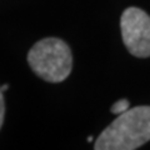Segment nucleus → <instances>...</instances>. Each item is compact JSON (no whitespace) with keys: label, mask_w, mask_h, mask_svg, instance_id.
Returning a JSON list of instances; mask_svg holds the SVG:
<instances>
[{"label":"nucleus","mask_w":150,"mask_h":150,"mask_svg":"<svg viewBox=\"0 0 150 150\" xmlns=\"http://www.w3.org/2000/svg\"><path fill=\"white\" fill-rule=\"evenodd\" d=\"M110 110H111L112 114H116V115L123 114V112H125L126 110H129V101L126 99H120L111 106Z\"/></svg>","instance_id":"obj_4"},{"label":"nucleus","mask_w":150,"mask_h":150,"mask_svg":"<svg viewBox=\"0 0 150 150\" xmlns=\"http://www.w3.org/2000/svg\"><path fill=\"white\" fill-rule=\"evenodd\" d=\"M123 41L131 55L150 56V16L139 8H128L120 20Z\"/></svg>","instance_id":"obj_3"},{"label":"nucleus","mask_w":150,"mask_h":150,"mask_svg":"<svg viewBox=\"0 0 150 150\" xmlns=\"http://www.w3.org/2000/svg\"><path fill=\"white\" fill-rule=\"evenodd\" d=\"M0 88H1V90H3V91H6L8 89H9V85H8V84H4V85H3V86H0Z\"/></svg>","instance_id":"obj_6"},{"label":"nucleus","mask_w":150,"mask_h":150,"mask_svg":"<svg viewBox=\"0 0 150 150\" xmlns=\"http://www.w3.org/2000/svg\"><path fill=\"white\" fill-rule=\"evenodd\" d=\"M28 63L38 76L50 83L65 80L73 68L71 50L58 38H46L33 46Z\"/></svg>","instance_id":"obj_2"},{"label":"nucleus","mask_w":150,"mask_h":150,"mask_svg":"<svg viewBox=\"0 0 150 150\" xmlns=\"http://www.w3.org/2000/svg\"><path fill=\"white\" fill-rule=\"evenodd\" d=\"M88 142H89V143L93 142V137H89V138H88Z\"/></svg>","instance_id":"obj_7"},{"label":"nucleus","mask_w":150,"mask_h":150,"mask_svg":"<svg viewBox=\"0 0 150 150\" xmlns=\"http://www.w3.org/2000/svg\"><path fill=\"white\" fill-rule=\"evenodd\" d=\"M150 140V106H137L119 114L99 135L96 150H134Z\"/></svg>","instance_id":"obj_1"},{"label":"nucleus","mask_w":150,"mask_h":150,"mask_svg":"<svg viewBox=\"0 0 150 150\" xmlns=\"http://www.w3.org/2000/svg\"><path fill=\"white\" fill-rule=\"evenodd\" d=\"M3 90L0 88V128L3 125L4 121V115H5V103H4V95H3Z\"/></svg>","instance_id":"obj_5"}]
</instances>
